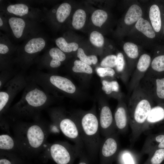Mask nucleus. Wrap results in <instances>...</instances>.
<instances>
[{
	"mask_svg": "<svg viewBox=\"0 0 164 164\" xmlns=\"http://www.w3.org/2000/svg\"><path fill=\"white\" fill-rule=\"evenodd\" d=\"M154 106V101L138 86L132 92L127 105L129 124L131 132L130 147H132L141 134L147 117Z\"/></svg>",
	"mask_w": 164,
	"mask_h": 164,
	"instance_id": "obj_1",
	"label": "nucleus"
},
{
	"mask_svg": "<svg viewBox=\"0 0 164 164\" xmlns=\"http://www.w3.org/2000/svg\"><path fill=\"white\" fill-rule=\"evenodd\" d=\"M14 131L16 140L24 157L36 155L43 151L49 132L44 126L37 123L15 125Z\"/></svg>",
	"mask_w": 164,
	"mask_h": 164,
	"instance_id": "obj_2",
	"label": "nucleus"
},
{
	"mask_svg": "<svg viewBox=\"0 0 164 164\" xmlns=\"http://www.w3.org/2000/svg\"><path fill=\"white\" fill-rule=\"evenodd\" d=\"M72 115L90 158L94 159L97 154L102 139L100 136L99 119L94 110Z\"/></svg>",
	"mask_w": 164,
	"mask_h": 164,
	"instance_id": "obj_3",
	"label": "nucleus"
},
{
	"mask_svg": "<svg viewBox=\"0 0 164 164\" xmlns=\"http://www.w3.org/2000/svg\"><path fill=\"white\" fill-rule=\"evenodd\" d=\"M83 152L75 144L72 145L66 142H57L46 144L40 158L44 162L51 159L57 164H73Z\"/></svg>",
	"mask_w": 164,
	"mask_h": 164,
	"instance_id": "obj_4",
	"label": "nucleus"
},
{
	"mask_svg": "<svg viewBox=\"0 0 164 164\" xmlns=\"http://www.w3.org/2000/svg\"><path fill=\"white\" fill-rule=\"evenodd\" d=\"M52 116L54 124L63 135L83 150L84 145L72 115L68 116L65 112L59 111L53 112Z\"/></svg>",
	"mask_w": 164,
	"mask_h": 164,
	"instance_id": "obj_5",
	"label": "nucleus"
},
{
	"mask_svg": "<svg viewBox=\"0 0 164 164\" xmlns=\"http://www.w3.org/2000/svg\"><path fill=\"white\" fill-rule=\"evenodd\" d=\"M138 86L154 101H164V77L146 73Z\"/></svg>",
	"mask_w": 164,
	"mask_h": 164,
	"instance_id": "obj_6",
	"label": "nucleus"
},
{
	"mask_svg": "<svg viewBox=\"0 0 164 164\" xmlns=\"http://www.w3.org/2000/svg\"><path fill=\"white\" fill-rule=\"evenodd\" d=\"M119 134L117 132L102 139L100 147V164H112L119 151Z\"/></svg>",
	"mask_w": 164,
	"mask_h": 164,
	"instance_id": "obj_7",
	"label": "nucleus"
},
{
	"mask_svg": "<svg viewBox=\"0 0 164 164\" xmlns=\"http://www.w3.org/2000/svg\"><path fill=\"white\" fill-rule=\"evenodd\" d=\"M151 60L150 56L147 54L144 53L140 56L128 84L129 92L132 93L138 86L150 67Z\"/></svg>",
	"mask_w": 164,
	"mask_h": 164,
	"instance_id": "obj_8",
	"label": "nucleus"
},
{
	"mask_svg": "<svg viewBox=\"0 0 164 164\" xmlns=\"http://www.w3.org/2000/svg\"><path fill=\"white\" fill-rule=\"evenodd\" d=\"M100 132L105 137L117 132L114 116L108 105L103 103L100 106L99 119Z\"/></svg>",
	"mask_w": 164,
	"mask_h": 164,
	"instance_id": "obj_9",
	"label": "nucleus"
},
{
	"mask_svg": "<svg viewBox=\"0 0 164 164\" xmlns=\"http://www.w3.org/2000/svg\"><path fill=\"white\" fill-rule=\"evenodd\" d=\"M118 102L114 118L117 132L123 134L127 131L129 125L127 105L123 100Z\"/></svg>",
	"mask_w": 164,
	"mask_h": 164,
	"instance_id": "obj_10",
	"label": "nucleus"
},
{
	"mask_svg": "<svg viewBox=\"0 0 164 164\" xmlns=\"http://www.w3.org/2000/svg\"><path fill=\"white\" fill-rule=\"evenodd\" d=\"M164 120V105L159 104L151 109L143 127L142 132H148Z\"/></svg>",
	"mask_w": 164,
	"mask_h": 164,
	"instance_id": "obj_11",
	"label": "nucleus"
},
{
	"mask_svg": "<svg viewBox=\"0 0 164 164\" xmlns=\"http://www.w3.org/2000/svg\"><path fill=\"white\" fill-rule=\"evenodd\" d=\"M157 4H154L150 8L149 17L152 26L158 33L162 31L164 24V9Z\"/></svg>",
	"mask_w": 164,
	"mask_h": 164,
	"instance_id": "obj_12",
	"label": "nucleus"
},
{
	"mask_svg": "<svg viewBox=\"0 0 164 164\" xmlns=\"http://www.w3.org/2000/svg\"><path fill=\"white\" fill-rule=\"evenodd\" d=\"M25 100L29 106L37 108L42 106L45 103L47 97L43 91L35 88L27 94Z\"/></svg>",
	"mask_w": 164,
	"mask_h": 164,
	"instance_id": "obj_13",
	"label": "nucleus"
},
{
	"mask_svg": "<svg viewBox=\"0 0 164 164\" xmlns=\"http://www.w3.org/2000/svg\"><path fill=\"white\" fill-rule=\"evenodd\" d=\"M50 80L53 86L67 93L73 94L76 91V87L73 83L64 77L52 75L50 77Z\"/></svg>",
	"mask_w": 164,
	"mask_h": 164,
	"instance_id": "obj_14",
	"label": "nucleus"
},
{
	"mask_svg": "<svg viewBox=\"0 0 164 164\" xmlns=\"http://www.w3.org/2000/svg\"><path fill=\"white\" fill-rule=\"evenodd\" d=\"M141 155L129 149L119 151L116 160L118 164H139Z\"/></svg>",
	"mask_w": 164,
	"mask_h": 164,
	"instance_id": "obj_15",
	"label": "nucleus"
},
{
	"mask_svg": "<svg viewBox=\"0 0 164 164\" xmlns=\"http://www.w3.org/2000/svg\"><path fill=\"white\" fill-rule=\"evenodd\" d=\"M102 90L105 93L118 99V101L123 100L124 94L121 92L119 84L115 80H103L102 81Z\"/></svg>",
	"mask_w": 164,
	"mask_h": 164,
	"instance_id": "obj_16",
	"label": "nucleus"
},
{
	"mask_svg": "<svg viewBox=\"0 0 164 164\" xmlns=\"http://www.w3.org/2000/svg\"><path fill=\"white\" fill-rule=\"evenodd\" d=\"M161 47L152 60L147 73L160 75L164 72V46Z\"/></svg>",
	"mask_w": 164,
	"mask_h": 164,
	"instance_id": "obj_17",
	"label": "nucleus"
},
{
	"mask_svg": "<svg viewBox=\"0 0 164 164\" xmlns=\"http://www.w3.org/2000/svg\"><path fill=\"white\" fill-rule=\"evenodd\" d=\"M117 56L116 71L123 83L127 85L131 77L128 68L127 67L124 56L121 53H118Z\"/></svg>",
	"mask_w": 164,
	"mask_h": 164,
	"instance_id": "obj_18",
	"label": "nucleus"
},
{
	"mask_svg": "<svg viewBox=\"0 0 164 164\" xmlns=\"http://www.w3.org/2000/svg\"><path fill=\"white\" fill-rule=\"evenodd\" d=\"M18 148L20 149L16 140L14 139L11 136L5 134H2L0 135V149L1 151L10 152L19 155L15 151L17 148Z\"/></svg>",
	"mask_w": 164,
	"mask_h": 164,
	"instance_id": "obj_19",
	"label": "nucleus"
},
{
	"mask_svg": "<svg viewBox=\"0 0 164 164\" xmlns=\"http://www.w3.org/2000/svg\"><path fill=\"white\" fill-rule=\"evenodd\" d=\"M142 15L141 7L136 4L130 6L124 18V22L127 25H131L136 22Z\"/></svg>",
	"mask_w": 164,
	"mask_h": 164,
	"instance_id": "obj_20",
	"label": "nucleus"
},
{
	"mask_svg": "<svg viewBox=\"0 0 164 164\" xmlns=\"http://www.w3.org/2000/svg\"><path fill=\"white\" fill-rule=\"evenodd\" d=\"M135 27L138 31L149 38L156 37V32L149 22L142 17L136 22Z\"/></svg>",
	"mask_w": 164,
	"mask_h": 164,
	"instance_id": "obj_21",
	"label": "nucleus"
},
{
	"mask_svg": "<svg viewBox=\"0 0 164 164\" xmlns=\"http://www.w3.org/2000/svg\"><path fill=\"white\" fill-rule=\"evenodd\" d=\"M46 45L45 40L41 37L33 38L30 39L26 44L24 50L29 54H33L41 51Z\"/></svg>",
	"mask_w": 164,
	"mask_h": 164,
	"instance_id": "obj_22",
	"label": "nucleus"
},
{
	"mask_svg": "<svg viewBox=\"0 0 164 164\" xmlns=\"http://www.w3.org/2000/svg\"><path fill=\"white\" fill-rule=\"evenodd\" d=\"M24 159L19 155L0 151V164H25Z\"/></svg>",
	"mask_w": 164,
	"mask_h": 164,
	"instance_id": "obj_23",
	"label": "nucleus"
},
{
	"mask_svg": "<svg viewBox=\"0 0 164 164\" xmlns=\"http://www.w3.org/2000/svg\"><path fill=\"white\" fill-rule=\"evenodd\" d=\"M9 23L15 36L17 38H20L26 26L24 21L21 18L12 17L9 19Z\"/></svg>",
	"mask_w": 164,
	"mask_h": 164,
	"instance_id": "obj_24",
	"label": "nucleus"
},
{
	"mask_svg": "<svg viewBox=\"0 0 164 164\" xmlns=\"http://www.w3.org/2000/svg\"><path fill=\"white\" fill-rule=\"evenodd\" d=\"M49 53L52 58L50 63V66L52 68H57L60 67L61 62L65 60L66 56L64 53L60 49L56 47L51 49Z\"/></svg>",
	"mask_w": 164,
	"mask_h": 164,
	"instance_id": "obj_25",
	"label": "nucleus"
},
{
	"mask_svg": "<svg viewBox=\"0 0 164 164\" xmlns=\"http://www.w3.org/2000/svg\"><path fill=\"white\" fill-rule=\"evenodd\" d=\"M86 14L82 9L76 10L73 14L72 24L76 29H80L84 26L86 22Z\"/></svg>",
	"mask_w": 164,
	"mask_h": 164,
	"instance_id": "obj_26",
	"label": "nucleus"
},
{
	"mask_svg": "<svg viewBox=\"0 0 164 164\" xmlns=\"http://www.w3.org/2000/svg\"><path fill=\"white\" fill-rule=\"evenodd\" d=\"M55 43L60 49L66 53L75 51L79 48V45L77 43L75 42L68 43L65 39L62 37L57 38L55 40Z\"/></svg>",
	"mask_w": 164,
	"mask_h": 164,
	"instance_id": "obj_27",
	"label": "nucleus"
},
{
	"mask_svg": "<svg viewBox=\"0 0 164 164\" xmlns=\"http://www.w3.org/2000/svg\"><path fill=\"white\" fill-rule=\"evenodd\" d=\"M71 9L70 5L68 3L61 4L56 11V16L58 21L60 23L64 22L69 16Z\"/></svg>",
	"mask_w": 164,
	"mask_h": 164,
	"instance_id": "obj_28",
	"label": "nucleus"
},
{
	"mask_svg": "<svg viewBox=\"0 0 164 164\" xmlns=\"http://www.w3.org/2000/svg\"><path fill=\"white\" fill-rule=\"evenodd\" d=\"M148 155L143 164H161L164 160V149L155 150Z\"/></svg>",
	"mask_w": 164,
	"mask_h": 164,
	"instance_id": "obj_29",
	"label": "nucleus"
},
{
	"mask_svg": "<svg viewBox=\"0 0 164 164\" xmlns=\"http://www.w3.org/2000/svg\"><path fill=\"white\" fill-rule=\"evenodd\" d=\"M108 17V14L106 12L99 9L95 10L92 13L91 20L95 26L101 27L106 21Z\"/></svg>",
	"mask_w": 164,
	"mask_h": 164,
	"instance_id": "obj_30",
	"label": "nucleus"
},
{
	"mask_svg": "<svg viewBox=\"0 0 164 164\" xmlns=\"http://www.w3.org/2000/svg\"><path fill=\"white\" fill-rule=\"evenodd\" d=\"M123 50L128 58L130 60H136L138 57L139 53L137 46L131 42L125 43L124 45Z\"/></svg>",
	"mask_w": 164,
	"mask_h": 164,
	"instance_id": "obj_31",
	"label": "nucleus"
},
{
	"mask_svg": "<svg viewBox=\"0 0 164 164\" xmlns=\"http://www.w3.org/2000/svg\"><path fill=\"white\" fill-rule=\"evenodd\" d=\"M8 11L15 15L22 16L27 14L29 12L28 6L24 4L11 5L7 8Z\"/></svg>",
	"mask_w": 164,
	"mask_h": 164,
	"instance_id": "obj_32",
	"label": "nucleus"
},
{
	"mask_svg": "<svg viewBox=\"0 0 164 164\" xmlns=\"http://www.w3.org/2000/svg\"><path fill=\"white\" fill-rule=\"evenodd\" d=\"M72 70L73 72L76 73L91 74L93 73L92 69L90 65L80 60H76L74 61Z\"/></svg>",
	"mask_w": 164,
	"mask_h": 164,
	"instance_id": "obj_33",
	"label": "nucleus"
},
{
	"mask_svg": "<svg viewBox=\"0 0 164 164\" xmlns=\"http://www.w3.org/2000/svg\"><path fill=\"white\" fill-rule=\"evenodd\" d=\"M90 40L92 44L98 47H102L104 43V39L102 35L96 31H93L91 33Z\"/></svg>",
	"mask_w": 164,
	"mask_h": 164,
	"instance_id": "obj_34",
	"label": "nucleus"
},
{
	"mask_svg": "<svg viewBox=\"0 0 164 164\" xmlns=\"http://www.w3.org/2000/svg\"><path fill=\"white\" fill-rule=\"evenodd\" d=\"M117 64V56L114 55H110L105 56L101 61V67L113 68L116 67Z\"/></svg>",
	"mask_w": 164,
	"mask_h": 164,
	"instance_id": "obj_35",
	"label": "nucleus"
},
{
	"mask_svg": "<svg viewBox=\"0 0 164 164\" xmlns=\"http://www.w3.org/2000/svg\"><path fill=\"white\" fill-rule=\"evenodd\" d=\"M98 75L101 77H106L113 78L115 75V72L113 68L108 67H99L97 69Z\"/></svg>",
	"mask_w": 164,
	"mask_h": 164,
	"instance_id": "obj_36",
	"label": "nucleus"
},
{
	"mask_svg": "<svg viewBox=\"0 0 164 164\" xmlns=\"http://www.w3.org/2000/svg\"><path fill=\"white\" fill-rule=\"evenodd\" d=\"M77 56L81 61L89 65L92 64V62L90 60V55L87 56L82 48H78L77 50Z\"/></svg>",
	"mask_w": 164,
	"mask_h": 164,
	"instance_id": "obj_37",
	"label": "nucleus"
},
{
	"mask_svg": "<svg viewBox=\"0 0 164 164\" xmlns=\"http://www.w3.org/2000/svg\"><path fill=\"white\" fill-rule=\"evenodd\" d=\"M9 98L8 94L5 92H0V111L1 112L5 106Z\"/></svg>",
	"mask_w": 164,
	"mask_h": 164,
	"instance_id": "obj_38",
	"label": "nucleus"
},
{
	"mask_svg": "<svg viewBox=\"0 0 164 164\" xmlns=\"http://www.w3.org/2000/svg\"><path fill=\"white\" fill-rule=\"evenodd\" d=\"M79 158L80 161L78 164H90L89 158L84 151L80 154Z\"/></svg>",
	"mask_w": 164,
	"mask_h": 164,
	"instance_id": "obj_39",
	"label": "nucleus"
},
{
	"mask_svg": "<svg viewBox=\"0 0 164 164\" xmlns=\"http://www.w3.org/2000/svg\"><path fill=\"white\" fill-rule=\"evenodd\" d=\"M9 48L7 46L2 43L0 44V54H6L9 52Z\"/></svg>",
	"mask_w": 164,
	"mask_h": 164,
	"instance_id": "obj_40",
	"label": "nucleus"
},
{
	"mask_svg": "<svg viewBox=\"0 0 164 164\" xmlns=\"http://www.w3.org/2000/svg\"><path fill=\"white\" fill-rule=\"evenodd\" d=\"M90 59L93 64H95L97 62L98 59L97 57L95 55H90Z\"/></svg>",
	"mask_w": 164,
	"mask_h": 164,
	"instance_id": "obj_41",
	"label": "nucleus"
},
{
	"mask_svg": "<svg viewBox=\"0 0 164 164\" xmlns=\"http://www.w3.org/2000/svg\"><path fill=\"white\" fill-rule=\"evenodd\" d=\"M3 24V22L2 19L1 18H0V26H1Z\"/></svg>",
	"mask_w": 164,
	"mask_h": 164,
	"instance_id": "obj_42",
	"label": "nucleus"
},
{
	"mask_svg": "<svg viewBox=\"0 0 164 164\" xmlns=\"http://www.w3.org/2000/svg\"><path fill=\"white\" fill-rule=\"evenodd\" d=\"M162 33H163V34L164 35V26H163V28Z\"/></svg>",
	"mask_w": 164,
	"mask_h": 164,
	"instance_id": "obj_43",
	"label": "nucleus"
},
{
	"mask_svg": "<svg viewBox=\"0 0 164 164\" xmlns=\"http://www.w3.org/2000/svg\"><path fill=\"white\" fill-rule=\"evenodd\" d=\"M2 85V82H1V81H0V86H1V85Z\"/></svg>",
	"mask_w": 164,
	"mask_h": 164,
	"instance_id": "obj_44",
	"label": "nucleus"
}]
</instances>
